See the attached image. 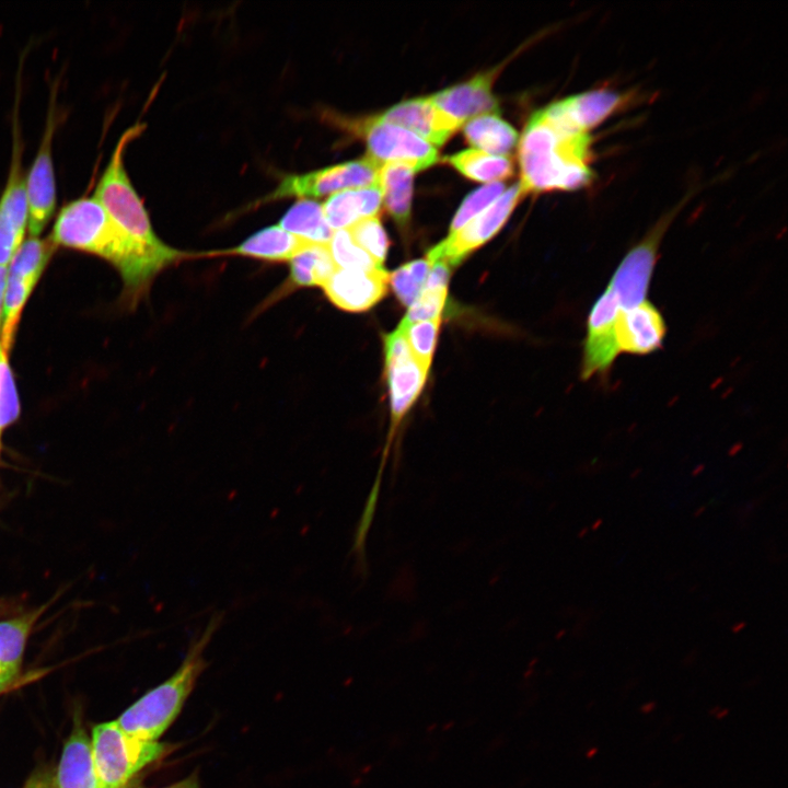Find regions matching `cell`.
I'll list each match as a JSON object with an SVG mask.
<instances>
[{
    "label": "cell",
    "mask_w": 788,
    "mask_h": 788,
    "mask_svg": "<svg viewBox=\"0 0 788 788\" xmlns=\"http://www.w3.org/2000/svg\"><path fill=\"white\" fill-rule=\"evenodd\" d=\"M278 225L311 243L328 244L334 233L325 219L322 204L313 199L296 201L280 218Z\"/></svg>",
    "instance_id": "obj_25"
},
{
    "label": "cell",
    "mask_w": 788,
    "mask_h": 788,
    "mask_svg": "<svg viewBox=\"0 0 788 788\" xmlns=\"http://www.w3.org/2000/svg\"><path fill=\"white\" fill-rule=\"evenodd\" d=\"M430 270L427 258L406 263L389 275L394 294L405 306H410L424 290Z\"/></svg>",
    "instance_id": "obj_28"
},
{
    "label": "cell",
    "mask_w": 788,
    "mask_h": 788,
    "mask_svg": "<svg viewBox=\"0 0 788 788\" xmlns=\"http://www.w3.org/2000/svg\"><path fill=\"white\" fill-rule=\"evenodd\" d=\"M143 127L137 124L121 135L95 186L93 196L126 235L143 245L159 247L165 243L154 233L147 209L124 165L127 146Z\"/></svg>",
    "instance_id": "obj_4"
},
{
    "label": "cell",
    "mask_w": 788,
    "mask_h": 788,
    "mask_svg": "<svg viewBox=\"0 0 788 788\" xmlns=\"http://www.w3.org/2000/svg\"><path fill=\"white\" fill-rule=\"evenodd\" d=\"M505 184L495 182L486 184L471 193L462 202L450 225V233L456 232L468 221L488 208L502 193ZM449 233V234H450Z\"/></svg>",
    "instance_id": "obj_32"
},
{
    "label": "cell",
    "mask_w": 788,
    "mask_h": 788,
    "mask_svg": "<svg viewBox=\"0 0 788 788\" xmlns=\"http://www.w3.org/2000/svg\"><path fill=\"white\" fill-rule=\"evenodd\" d=\"M673 217L674 212H670L660 219L616 267L607 288L622 310L631 309L647 300L660 242Z\"/></svg>",
    "instance_id": "obj_9"
},
{
    "label": "cell",
    "mask_w": 788,
    "mask_h": 788,
    "mask_svg": "<svg viewBox=\"0 0 788 788\" xmlns=\"http://www.w3.org/2000/svg\"><path fill=\"white\" fill-rule=\"evenodd\" d=\"M588 530H589L588 528H584V529L580 532L579 537L584 536L586 533H588Z\"/></svg>",
    "instance_id": "obj_42"
},
{
    "label": "cell",
    "mask_w": 788,
    "mask_h": 788,
    "mask_svg": "<svg viewBox=\"0 0 788 788\" xmlns=\"http://www.w3.org/2000/svg\"><path fill=\"white\" fill-rule=\"evenodd\" d=\"M448 290H422L418 299L409 306L403 323L410 324L441 317Z\"/></svg>",
    "instance_id": "obj_34"
},
{
    "label": "cell",
    "mask_w": 788,
    "mask_h": 788,
    "mask_svg": "<svg viewBox=\"0 0 788 788\" xmlns=\"http://www.w3.org/2000/svg\"><path fill=\"white\" fill-rule=\"evenodd\" d=\"M54 245L96 255L111 263L124 282V297L136 303L154 277L186 254L164 244L143 245L126 235L94 198L81 197L58 212L51 234Z\"/></svg>",
    "instance_id": "obj_2"
},
{
    "label": "cell",
    "mask_w": 788,
    "mask_h": 788,
    "mask_svg": "<svg viewBox=\"0 0 788 788\" xmlns=\"http://www.w3.org/2000/svg\"><path fill=\"white\" fill-rule=\"evenodd\" d=\"M328 248L336 268L363 271L383 268L354 242L347 229L334 231Z\"/></svg>",
    "instance_id": "obj_29"
},
{
    "label": "cell",
    "mask_w": 788,
    "mask_h": 788,
    "mask_svg": "<svg viewBox=\"0 0 788 788\" xmlns=\"http://www.w3.org/2000/svg\"><path fill=\"white\" fill-rule=\"evenodd\" d=\"M306 241L285 231L279 225L264 228L248 236L235 247L213 252L216 254L240 255L267 262H286Z\"/></svg>",
    "instance_id": "obj_21"
},
{
    "label": "cell",
    "mask_w": 788,
    "mask_h": 788,
    "mask_svg": "<svg viewBox=\"0 0 788 788\" xmlns=\"http://www.w3.org/2000/svg\"><path fill=\"white\" fill-rule=\"evenodd\" d=\"M441 317L418 321L410 324L401 322L408 346L416 360L426 368H430L437 345Z\"/></svg>",
    "instance_id": "obj_31"
},
{
    "label": "cell",
    "mask_w": 788,
    "mask_h": 788,
    "mask_svg": "<svg viewBox=\"0 0 788 788\" xmlns=\"http://www.w3.org/2000/svg\"><path fill=\"white\" fill-rule=\"evenodd\" d=\"M56 246L49 237L31 236L22 242L9 263L0 347L9 354L23 308Z\"/></svg>",
    "instance_id": "obj_6"
},
{
    "label": "cell",
    "mask_w": 788,
    "mask_h": 788,
    "mask_svg": "<svg viewBox=\"0 0 788 788\" xmlns=\"http://www.w3.org/2000/svg\"><path fill=\"white\" fill-rule=\"evenodd\" d=\"M56 788H105L96 773L91 739L81 728L73 730L63 746Z\"/></svg>",
    "instance_id": "obj_20"
},
{
    "label": "cell",
    "mask_w": 788,
    "mask_h": 788,
    "mask_svg": "<svg viewBox=\"0 0 788 788\" xmlns=\"http://www.w3.org/2000/svg\"><path fill=\"white\" fill-rule=\"evenodd\" d=\"M348 129L363 138L368 157L379 164L402 163L415 172L438 162L437 148L416 134L375 116L357 120H341Z\"/></svg>",
    "instance_id": "obj_7"
},
{
    "label": "cell",
    "mask_w": 788,
    "mask_h": 788,
    "mask_svg": "<svg viewBox=\"0 0 788 788\" xmlns=\"http://www.w3.org/2000/svg\"><path fill=\"white\" fill-rule=\"evenodd\" d=\"M621 308L606 288L591 306L587 318V336L583 343L581 378L606 375L619 351L616 322Z\"/></svg>",
    "instance_id": "obj_14"
},
{
    "label": "cell",
    "mask_w": 788,
    "mask_h": 788,
    "mask_svg": "<svg viewBox=\"0 0 788 788\" xmlns=\"http://www.w3.org/2000/svg\"><path fill=\"white\" fill-rule=\"evenodd\" d=\"M91 748L96 773L105 788H127L146 766L167 753L169 745L143 741L123 731L116 721L96 726Z\"/></svg>",
    "instance_id": "obj_5"
},
{
    "label": "cell",
    "mask_w": 788,
    "mask_h": 788,
    "mask_svg": "<svg viewBox=\"0 0 788 788\" xmlns=\"http://www.w3.org/2000/svg\"><path fill=\"white\" fill-rule=\"evenodd\" d=\"M703 468H704L703 465H702V466H698V467L693 472L692 475H693V476H697L698 474H700V472L703 471Z\"/></svg>",
    "instance_id": "obj_40"
},
{
    "label": "cell",
    "mask_w": 788,
    "mask_h": 788,
    "mask_svg": "<svg viewBox=\"0 0 788 788\" xmlns=\"http://www.w3.org/2000/svg\"><path fill=\"white\" fill-rule=\"evenodd\" d=\"M354 242L383 267L389 239L378 216L362 219L347 229Z\"/></svg>",
    "instance_id": "obj_30"
},
{
    "label": "cell",
    "mask_w": 788,
    "mask_h": 788,
    "mask_svg": "<svg viewBox=\"0 0 788 788\" xmlns=\"http://www.w3.org/2000/svg\"><path fill=\"white\" fill-rule=\"evenodd\" d=\"M415 170L402 163H385L379 169V186L387 212L399 227L410 219L413 178Z\"/></svg>",
    "instance_id": "obj_22"
},
{
    "label": "cell",
    "mask_w": 788,
    "mask_h": 788,
    "mask_svg": "<svg viewBox=\"0 0 788 788\" xmlns=\"http://www.w3.org/2000/svg\"><path fill=\"white\" fill-rule=\"evenodd\" d=\"M7 275H8L7 267L0 266V333H1V326H2V320H3V303H4V292H5V285H7Z\"/></svg>",
    "instance_id": "obj_35"
},
{
    "label": "cell",
    "mask_w": 788,
    "mask_h": 788,
    "mask_svg": "<svg viewBox=\"0 0 788 788\" xmlns=\"http://www.w3.org/2000/svg\"><path fill=\"white\" fill-rule=\"evenodd\" d=\"M380 166L381 164L366 155L362 159L304 174H288L259 202L276 201L290 197L300 199L317 198L346 189L378 185Z\"/></svg>",
    "instance_id": "obj_8"
},
{
    "label": "cell",
    "mask_w": 788,
    "mask_h": 788,
    "mask_svg": "<svg viewBox=\"0 0 788 788\" xmlns=\"http://www.w3.org/2000/svg\"><path fill=\"white\" fill-rule=\"evenodd\" d=\"M13 149L5 187L0 196V266L10 263L24 241L28 223L26 184L18 121L13 124Z\"/></svg>",
    "instance_id": "obj_13"
},
{
    "label": "cell",
    "mask_w": 788,
    "mask_h": 788,
    "mask_svg": "<svg viewBox=\"0 0 788 788\" xmlns=\"http://www.w3.org/2000/svg\"><path fill=\"white\" fill-rule=\"evenodd\" d=\"M385 372L389 384L392 428L396 426L419 396L429 369L413 356L403 328L384 336Z\"/></svg>",
    "instance_id": "obj_11"
},
{
    "label": "cell",
    "mask_w": 788,
    "mask_h": 788,
    "mask_svg": "<svg viewBox=\"0 0 788 788\" xmlns=\"http://www.w3.org/2000/svg\"><path fill=\"white\" fill-rule=\"evenodd\" d=\"M602 522H603L602 519H598L595 522H593L591 529H592L593 531L598 530V529L600 528V525L602 524Z\"/></svg>",
    "instance_id": "obj_38"
},
{
    "label": "cell",
    "mask_w": 788,
    "mask_h": 788,
    "mask_svg": "<svg viewBox=\"0 0 788 788\" xmlns=\"http://www.w3.org/2000/svg\"><path fill=\"white\" fill-rule=\"evenodd\" d=\"M667 334L664 318L650 301L621 310L616 337L621 352L649 355L661 348Z\"/></svg>",
    "instance_id": "obj_17"
},
{
    "label": "cell",
    "mask_w": 788,
    "mask_h": 788,
    "mask_svg": "<svg viewBox=\"0 0 788 788\" xmlns=\"http://www.w3.org/2000/svg\"><path fill=\"white\" fill-rule=\"evenodd\" d=\"M375 117L401 126L434 147L443 144L460 128L434 106L430 96L402 102Z\"/></svg>",
    "instance_id": "obj_18"
},
{
    "label": "cell",
    "mask_w": 788,
    "mask_h": 788,
    "mask_svg": "<svg viewBox=\"0 0 788 788\" xmlns=\"http://www.w3.org/2000/svg\"><path fill=\"white\" fill-rule=\"evenodd\" d=\"M7 687H8V685L0 680V693H1L3 690H5Z\"/></svg>",
    "instance_id": "obj_41"
},
{
    "label": "cell",
    "mask_w": 788,
    "mask_h": 788,
    "mask_svg": "<svg viewBox=\"0 0 788 788\" xmlns=\"http://www.w3.org/2000/svg\"><path fill=\"white\" fill-rule=\"evenodd\" d=\"M704 511H705V507L698 508V509L694 512V517H698V515L702 514Z\"/></svg>",
    "instance_id": "obj_39"
},
{
    "label": "cell",
    "mask_w": 788,
    "mask_h": 788,
    "mask_svg": "<svg viewBox=\"0 0 788 788\" xmlns=\"http://www.w3.org/2000/svg\"><path fill=\"white\" fill-rule=\"evenodd\" d=\"M383 201L378 185L346 189L331 195L322 204L325 219L333 231L349 229L356 222L378 216Z\"/></svg>",
    "instance_id": "obj_19"
},
{
    "label": "cell",
    "mask_w": 788,
    "mask_h": 788,
    "mask_svg": "<svg viewBox=\"0 0 788 788\" xmlns=\"http://www.w3.org/2000/svg\"><path fill=\"white\" fill-rule=\"evenodd\" d=\"M463 132L470 144L490 154L507 155L518 143L515 129L494 113L470 119Z\"/></svg>",
    "instance_id": "obj_23"
},
{
    "label": "cell",
    "mask_w": 788,
    "mask_h": 788,
    "mask_svg": "<svg viewBox=\"0 0 788 788\" xmlns=\"http://www.w3.org/2000/svg\"><path fill=\"white\" fill-rule=\"evenodd\" d=\"M387 287L389 274L384 268L370 271L336 268L322 286L327 299L348 312L371 309L386 294Z\"/></svg>",
    "instance_id": "obj_15"
},
{
    "label": "cell",
    "mask_w": 788,
    "mask_h": 788,
    "mask_svg": "<svg viewBox=\"0 0 788 788\" xmlns=\"http://www.w3.org/2000/svg\"><path fill=\"white\" fill-rule=\"evenodd\" d=\"M164 788H200L196 774Z\"/></svg>",
    "instance_id": "obj_36"
},
{
    "label": "cell",
    "mask_w": 788,
    "mask_h": 788,
    "mask_svg": "<svg viewBox=\"0 0 788 788\" xmlns=\"http://www.w3.org/2000/svg\"><path fill=\"white\" fill-rule=\"evenodd\" d=\"M523 195L520 183L513 184L483 212L432 247L426 258L443 259L451 267L459 265L498 233Z\"/></svg>",
    "instance_id": "obj_10"
},
{
    "label": "cell",
    "mask_w": 788,
    "mask_h": 788,
    "mask_svg": "<svg viewBox=\"0 0 788 788\" xmlns=\"http://www.w3.org/2000/svg\"><path fill=\"white\" fill-rule=\"evenodd\" d=\"M37 614L0 622V680L8 686L19 673L26 640Z\"/></svg>",
    "instance_id": "obj_26"
},
{
    "label": "cell",
    "mask_w": 788,
    "mask_h": 788,
    "mask_svg": "<svg viewBox=\"0 0 788 788\" xmlns=\"http://www.w3.org/2000/svg\"><path fill=\"white\" fill-rule=\"evenodd\" d=\"M746 626L745 622H739L731 627L732 633H739Z\"/></svg>",
    "instance_id": "obj_37"
},
{
    "label": "cell",
    "mask_w": 788,
    "mask_h": 788,
    "mask_svg": "<svg viewBox=\"0 0 788 788\" xmlns=\"http://www.w3.org/2000/svg\"><path fill=\"white\" fill-rule=\"evenodd\" d=\"M20 416V401L8 361V354L0 347V432Z\"/></svg>",
    "instance_id": "obj_33"
},
{
    "label": "cell",
    "mask_w": 788,
    "mask_h": 788,
    "mask_svg": "<svg viewBox=\"0 0 788 788\" xmlns=\"http://www.w3.org/2000/svg\"><path fill=\"white\" fill-rule=\"evenodd\" d=\"M289 262L290 288L322 287L336 269L328 244L306 242Z\"/></svg>",
    "instance_id": "obj_24"
},
{
    "label": "cell",
    "mask_w": 788,
    "mask_h": 788,
    "mask_svg": "<svg viewBox=\"0 0 788 788\" xmlns=\"http://www.w3.org/2000/svg\"><path fill=\"white\" fill-rule=\"evenodd\" d=\"M223 618L224 613L215 612L202 633L192 640L184 661L173 675L149 691L115 720L123 731L139 740L158 741L179 714L206 668L204 650Z\"/></svg>",
    "instance_id": "obj_3"
},
{
    "label": "cell",
    "mask_w": 788,
    "mask_h": 788,
    "mask_svg": "<svg viewBox=\"0 0 788 788\" xmlns=\"http://www.w3.org/2000/svg\"><path fill=\"white\" fill-rule=\"evenodd\" d=\"M49 104L40 144L25 176L28 205L27 229L31 236H38L50 221L57 206L56 181L53 164V138L56 129L55 94Z\"/></svg>",
    "instance_id": "obj_12"
},
{
    "label": "cell",
    "mask_w": 788,
    "mask_h": 788,
    "mask_svg": "<svg viewBox=\"0 0 788 788\" xmlns=\"http://www.w3.org/2000/svg\"><path fill=\"white\" fill-rule=\"evenodd\" d=\"M592 130L566 97L535 112L518 147L522 193L572 192L592 184Z\"/></svg>",
    "instance_id": "obj_1"
},
{
    "label": "cell",
    "mask_w": 788,
    "mask_h": 788,
    "mask_svg": "<svg viewBox=\"0 0 788 788\" xmlns=\"http://www.w3.org/2000/svg\"><path fill=\"white\" fill-rule=\"evenodd\" d=\"M447 161L465 177L480 183L499 182L513 173L510 158L477 149L457 152L448 157Z\"/></svg>",
    "instance_id": "obj_27"
},
{
    "label": "cell",
    "mask_w": 788,
    "mask_h": 788,
    "mask_svg": "<svg viewBox=\"0 0 788 788\" xmlns=\"http://www.w3.org/2000/svg\"><path fill=\"white\" fill-rule=\"evenodd\" d=\"M495 72L480 73L430 96L434 106L460 127L479 115L498 112L491 93Z\"/></svg>",
    "instance_id": "obj_16"
}]
</instances>
